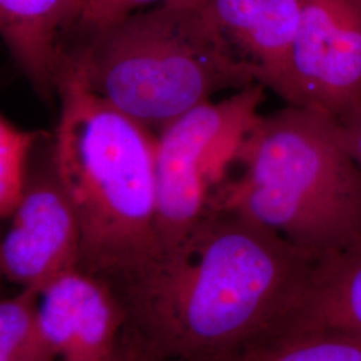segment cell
<instances>
[{
	"label": "cell",
	"instance_id": "5bb4252c",
	"mask_svg": "<svg viewBox=\"0 0 361 361\" xmlns=\"http://www.w3.org/2000/svg\"><path fill=\"white\" fill-rule=\"evenodd\" d=\"M42 137L0 116V216L11 219L26 190L30 158Z\"/></svg>",
	"mask_w": 361,
	"mask_h": 361
},
{
	"label": "cell",
	"instance_id": "9c48e42d",
	"mask_svg": "<svg viewBox=\"0 0 361 361\" xmlns=\"http://www.w3.org/2000/svg\"><path fill=\"white\" fill-rule=\"evenodd\" d=\"M209 16L252 67L256 80L285 102L301 106L293 75L301 0H202Z\"/></svg>",
	"mask_w": 361,
	"mask_h": 361
},
{
	"label": "cell",
	"instance_id": "7c38bea8",
	"mask_svg": "<svg viewBox=\"0 0 361 361\" xmlns=\"http://www.w3.org/2000/svg\"><path fill=\"white\" fill-rule=\"evenodd\" d=\"M39 290L20 289L0 302V361L61 360L43 334Z\"/></svg>",
	"mask_w": 361,
	"mask_h": 361
},
{
	"label": "cell",
	"instance_id": "8992f818",
	"mask_svg": "<svg viewBox=\"0 0 361 361\" xmlns=\"http://www.w3.org/2000/svg\"><path fill=\"white\" fill-rule=\"evenodd\" d=\"M80 231L52 155L35 159L26 190L0 245L3 276L20 289L42 290L54 279L79 268Z\"/></svg>",
	"mask_w": 361,
	"mask_h": 361
},
{
	"label": "cell",
	"instance_id": "4fadbf2b",
	"mask_svg": "<svg viewBox=\"0 0 361 361\" xmlns=\"http://www.w3.org/2000/svg\"><path fill=\"white\" fill-rule=\"evenodd\" d=\"M245 361H361V335L334 328L288 331Z\"/></svg>",
	"mask_w": 361,
	"mask_h": 361
},
{
	"label": "cell",
	"instance_id": "30bf717a",
	"mask_svg": "<svg viewBox=\"0 0 361 361\" xmlns=\"http://www.w3.org/2000/svg\"><path fill=\"white\" fill-rule=\"evenodd\" d=\"M87 0H0V31L40 98L51 102L62 62L61 37L77 26Z\"/></svg>",
	"mask_w": 361,
	"mask_h": 361
},
{
	"label": "cell",
	"instance_id": "e0dca14e",
	"mask_svg": "<svg viewBox=\"0 0 361 361\" xmlns=\"http://www.w3.org/2000/svg\"><path fill=\"white\" fill-rule=\"evenodd\" d=\"M111 361H140V359H138L137 355H135L134 352H131L129 347L123 343L122 349L119 350V353H118L116 357Z\"/></svg>",
	"mask_w": 361,
	"mask_h": 361
},
{
	"label": "cell",
	"instance_id": "6da1fadb",
	"mask_svg": "<svg viewBox=\"0 0 361 361\" xmlns=\"http://www.w3.org/2000/svg\"><path fill=\"white\" fill-rule=\"evenodd\" d=\"M316 259L244 216L209 210L174 253L113 285L140 361H245L289 328Z\"/></svg>",
	"mask_w": 361,
	"mask_h": 361
},
{
	"label": "cell",
	"instance_id": "5b68a950",
	"mask_svg": "<svg viewBox=\"0 0 361 361\" xmlns=\"http://www.w3.org/2000/svg\"><path fill=\"white\" fill-rule=\"evenodd\" d=\"M265 87L238 90L221 102L190 110L158 131L157 228L162 253L183 245L210 210V200L226 180L234 155L258 119Z\"/></svg>",
	"mask_w": 361,
	"mask_h": 361
},
{
	"label": "cell",
	"instance_id": "277c9868",
	"mask_svg": "<svg viewBox=\"0 0 361 361\" xmlns=\"http://www.w3.org/2000/svg\"><path fill=\"white\" fill-rule=\"evenodd\" d=\"M62 47L83 85L118 111L161 130L219 91L257 83L202 0H169L94 28Z\"/></svg>",
	"mask_w": 361,
	"mask_h": 361
},
{
	"label": "cell",
	"instance_id": "2e32d148",
	"mask_svg": "<svg viewBox=\"0 0 361 361\" xmlns=\"http://www.w3.org/2000/svg\"><path fill=\"white\" fill-rule=\"evenodd\" d=\"M345 133L349 149L361 166V111L350 125L345 126Z\"/></svg>",
	"mask_w": 361,
	"mask_h": 361
},
{
	"label": "cell",
	"instance_id": "9a60e30c",
	"mask_svg": "<svg viewBox=\"0 0 361 361\" xmlns=\"http://www.w3.org/2000/svg\"><path fill=\"white\" fill-rule=\"evenodd\" d=\"M169 0H90L85 8L77 28H94L116 22L118 19L135 13L138 8L152 3Z\"/></svg>",
	"mask_w": 361,
	"mask_h": 361
},
{
	"label": "cell",
	"instance_id": "ac0fdd59",
	"mask_svg": "<svg viewBox=\"0 0 361 361\" xmlns=\"http://www.w3.org/2000/svg\"><path fill=\"white\" fill-rule=\"evenodd\" d=\"M89 1H90V0H87V3H89Z\"/></svg>",
	"mask_w": 361,
	"mask_h": 361
},
{
	"label": "cell",
	"instance_id": "3957f363",
	"mask_svg": "<svg viewBox=\"0 0 361 361\" xmlns=\"http://www.w3.org/2000/svg\"><path fill=\"white\" fill-rule=\"evenodd\" d=\"M212 210L244 216L316 261L361 240V166L345 126L314 106L258 116L240 143Z\"/></svg>",
	"mask_w": 361,
	"mask_h": 361
},
{
	"label": "cell",
	"instance_id": "ba28073f",
	"mask_svg": "<svg viewBox=\"0 0 361 361\" xmlns=\"http://www.w3.org/2000/svg\"><path fill=\"white\" fill-rule=\"evenodd\" d=\"M38 316L62 361H111L123 345L128 319L116 289L79 268L39 292Z\"/></svg>",
	"mask_w": 361,
	"mask_h": 361
},
{
	"label": "cell",
	"instance_id": "52a82bcc",
	"mask_svg": "<svg viewBox=\"0 0 361 361\" xmlns=\"http://www.w3.org/2000/svg\"><path fill=\"white\" fill-rule=\"evenodd\" d=\"M292 63L301 104L350 125L361 111V0H301Z\"/></svg>",
	"mask_w": 361,
	"mask_h": 361
},
{
	"label": "cell",
	"instance_id": "7a4b0ae2",
	"mask_svg": "<svg viewBox=\"0 0 361 361\" xmlns=\"http://www.w3.org/2000/svg\"><path fill=\"white\" fill-rule=\"evenodd\" d=\"M52 155L80 231L79 269L111 285L162 257L157 228L158 134L91 92L62 59Z\"/></svg>",
	"mask_w": 361,
	"mask_h": 361
},
{
	"label": "cell",
	"instance_id": "8fae6325",
	"mask_svg": "<svg viewBox=\"0 0 361 361\" xmlns=\"http://www.w3.org/2000/svg\"><path fill=\"white\" fill-rule=\"evenodd\" d=\"M305 328L361 335V240L316 261L308 290L285 332Z\"/></svg>",
	"mask_w": 361,
	"mask_h": 361
}]
</instances>
